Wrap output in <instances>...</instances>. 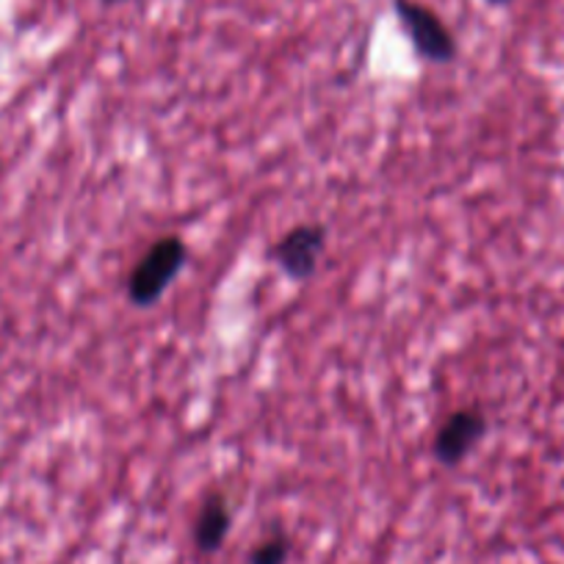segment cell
Returning <instances> with one entry per match:
<instances>
[{"instance_id":"cell-1","label":"cell","mask_w":564,"mask_h":564,"mask_svg":"<svg viewBox=\"0 0 564 564\" xmlns=\"http://www.w3.org/2000/svg\"><path fill=\"white\" fill-rule=\"evenodd\" d=\"M188 263V247L181 236H161L139 258L128 276V300L135 307H153L164 300L172 282Z\"/></svg>"},{"instance_id":"cell-2","label":"cell","mask_w":564,"mask_h":564,"mask_svg":"<svg viewBox=\"0 0 564 564\" xmlns=\"http://www.w3.org/2000/svg\"><path fill=\"white\" fill-rule=\"evenodd\" d=\"M324 249H327V227L318 221H302L282 232L269 254L291 282H307L318 271Z\"/></svg>"},{"instance_id":"cell-3","label":"cell","mask_w":564,"mask_h":564,"mask_svg":"<svg viewBox=\"0 0 564 564\" xmlns=\"http://www.w3.org/2000/svg\"><path fill=\"white\" fill-rule=\"evenodd\" d=\"M395 14H399L401 29L406 31L417 56L432 64H448L457 58V42H454L452 31L432 9L421 7L415 0H395Z\"/></svg>"},{"instance_id":"cell-4","label":"cell","mask_w":564,"mask_h":564,"mask_svg":"<svg viewBox=\"0 0 564 564\" xmlns=\"http://www.w3.org/2000/svg\"><path fill=\"white\" fill-rule=\"evenodd\" d=\"M485 412L474 410V406H465V410L452 412V417L437 430L432 454H435V459L443 468H459L474 454V448L485 441Z\"/></svg>"},{"instance_id":"cell-5","label":"cell","mask_w":564,"mask_h":564,"mask_svg":"<svg viewBox=\"0 0 564 564\" xmlns=\"http://www.w3.org/2000/svg\"><path fill=\"white\" fill-rule=\"evenodd\" d=\"M232 529V507L227 501L225 492H210L199 507L197 518H194L192 540L197 553L210 556V553L221 551Z\"/></svg>"},{"instance_id":"cell-6","label":"cell","mask_w":564,"mask_h":564,"mask_svg":"<svg viewBox=\"0 0 564 564\" xmlns=\"http://www.w3.org/2000/svg\"><path fill=\"white\" fill-rule=\"evenodd\" d=\"M291 556V536L276 531V534L265 536L263 542L252 547L249 553V564H285Z\"/></svg>"},{"instance_id":"cell-7","label":"cell","mask_w":564,"mask_h":564,"mask_svg":"<svg viewBox=\"0 0 564 564\" xmlns=\"http://www.w3.org/2000/svg\"><path fill=\"white\" fill-rule=\"evenodd\" d=\"M490 3H509V0H490Z\"/></svg>"},{"instance_id":"cell-8","label":"cell","mask_w":564,"mask_h":564,"mask_svg":"<svg viewBox=\"0 0 564 564\" xmlns=\"http://www.w3.org/2000/svg\"><path fill=\"white\" fill-rule=\"evenodd\" d=\"M108 3H117V0H108Z\"/></svg>"}]
</instances>
